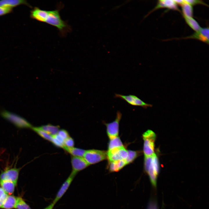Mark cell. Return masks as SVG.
<instances>
[{"label":"cell","instance_id":"6da1fadb","mask_svg":"<svg viewBox=\"0 0 209 209\" xmlns=\"http://www.w3.org/2000/svg\"><path fill=\"white\" fill-rule=\"evenodd\" d=\"M31 16L38 21L56 27L62 35H65L71 30L70 26L61 19L59 9L46 10L36 7L31 11Z\"/></svg>","mask_w":209,"mask_h":209},{"label":"cell","instance_id":"7a4b0ae2","mask_svg":"<svg viewBox=\"0 0 209 209\" xmlns=\"http://www.w3.org/2000/svg\"><path fill=\"white\" fill-rule=\"evenodd\" d=\"M144 140L143 152L145 156H150L154 154V142L156 135L150 130H147L143 135Z\"/></svg>","mask_w":209,"mask_h":209},{"label":"cell","instance_id":"3957f363","mask_svg":"<svg viewBox=\"0 0 209 209\" xmlns=\"http://www.w3.org/2000/svg\"><path fill=\"white\" fill-rule=\"evenodd\" d=\"M1 116L19 128H31L32 125L24 118L7 111H3Z\"/></svg>","mask_w":209,"mask_h":209},{"label":"cell","instance_id":"277c9868","mask_svg":"<svg viewBox=\"0 0 209 209\" xmlns=\"http://www.w3.org/2000/svg\"><path fill=\"white\" fill-rule=\"evenodd\" d=\"M83 158L89 165L98 163L107 158V153L103 151L96 149L86 150Z\"/></svg>","mask_w":209,"mask_h":209},{"label":"cell","instance_id":"5b68a950","mask_svg":"<svg viewBox=\"0 0 209 209\" xmlns=\"http://www.w3.org/2000/svg\"><path fill=\"white\" fill-rule=\"evenodd\" d=\"M114 97L120 98L133 106H140L145 109L152 106V105L145 102L137 96L133 95H124L116 93Z\"/></svg>","mask_w":209,"mask_h":209},{"label":"cell","instance_id":"8992f818","mask_svg":"<svg viewBox=\"0 0 209 209\" xmlns=\"http://www.w3.org/2000/svg\"><path fill=\"white\" fill-rule=\"evenodd\" d=\"M122 116L121 113L119 111L116 113L115 119L111 122L105 124L107 127V133L110 139L118 136L120 121Z\"/></svg>","mask_w":209,"mask_h":209},{"label":"cell","instance_id":"52a82bcc","mask_svg":"<svg viewBox=\"0 0 209 209\" xmlns=\"http://www.w3.org/2000/svg\"><path fill=\"white\" fill-rule=\"evenodd\" d=\"M107 158L109 162L125 160L128 156V151L123 146L108 150Z\"/></svg>","mask_w":209,"mask_h":209},{"label":"cell","instance_id":"ba28073f","mask_svg":"<svg viewBox=\"0 0 209 209\" xmlns=\"http://www.w3.org/2000/svg\"><path fill=\"white\" fill-rule=\"evenodd\" d=\"M21 169L15 167L6 168L0 174V181H11L17 184Z\"/></svg>","mask_w":209,"mask_h":209},{"label":"cell","instance_id":"9c48e42d","mask_svg":"<svg viewBox=\"0 0 209 209\" xmlns=\"http://www.w3.org/2000/svg\"><path fill=\"white\" fill-rule=\"evenodd\" d=\"M71 163L72 170V172L76 174L78 172L89 165L83 157L72 156Z\"/></svg>","mask_w":209,"mask_h":209},{"label":"cell","instance_id":"30bf717a","mask_svg":"<svg viewBox=\"0 0 209 209\" xmlns=\"http://www.w3.org/2000/svg\"><path fill=\"white\" fill-rule=\"evenodd\" d=\"M76 175V174L71 172L70 175L63 183L52 202L54 205L62 197L68 189Z\"/></svg>","mask_w":209,"mask_h":209},{"label":"cell","instance_id":"8fae6325","mask_svg":"<svg viewBox=\"0 0 209 209\" xmlns=\"http://www.w3.org/2000/svg\"><path fill=\"white\" fill-rule=\"evenodd\" d=\"M159 163L156 161H152L146 171L149 175L152 183L155 186L158 175L159 172Z\"/></svg>","mask_w":209,"mask_h":209},{"label":"cell","instance_id":"7c38bea8","mask_svg":"<svg viewBox=\"0 0 209 209\" xmlns=\"http://www.w3.org/2000/svg\"><path fill=\"white\" fill-rule=\"evenodd\" d=\"M209 30L208 27L201 28L198 31L192 35L183 39H193L199 40L208 44H209Z\"/></svg>","mask_w":209,"mask_h":209},{"label":"cell","instance_id":"4fadbf2b","mask_svg":"<svg viewBox=\"0 0 209 209\" xmlns=\"http://www.w3.org/2000/svg\"><path fill=\"white\" fill-rule=\"evenodd\" d=\"M0 185L7 194L10 195L13 193L17 184L11 181L0 180Z\"/></svg>","mask_w":209,"mask_h":209},{"label":"cell","instance_id":"5bb4252c","mask_svg":"<svg viewBox=\"0 0 209 209\" xmlns=\"http://www.w3.org/2000/svg\"><path fill=\"white\" fill-rule=\"evenodd\" d=\"M17 197L13 195H8L1 208L4 209H12L15 208Z\"/></svg>","mask_w":209,"mask_h":209},{"label":"cell","instance_id":"9a60e30c","mask_svg":"<svg viewBox=\"0 0 209 209\" xmlns=\"http://www.w3.org/2000/svg\"><path fill=\"white\" fill-rule=\"evenodd\" d=\"M38 127L51 136L57 134L60 130V127L58 126H55L49 124Z\"/></svg>","mask_w":209,"mask_h":209},{"label":"cell","instance_id":"2e32d148","mask_svg":"<svg viewBox=\"0 0 209 209\" xmlns=\"http://www.w3.org/2000/svg\"><path fill=\"white\" fill-rule=\"evenodd\" d=\"M127 165L125 160H121L117 161L109 162V168L111 172H117Z\"/></svg>","mask_w":209,"mask_h":209},{"label":"cell","instance_id":"e0dca14e","mask_svg":"<svg viewBox=\"0 0 209 209\" xmlns=\"http://www.w3.org/2000/svg\"><path fill=\"white\" fill-rule=\"evenodd\" d=\"M64 149L72 156L83 157L86 150L83 149L75 147H64Z\"/></svg>","mask_w":209,"mask_h":209},{"label":"cell","instance_id":"ac0fdd59","mask_svg":"<svg viewBox=\"0 0 209 209\" xmlns=\"http://www.w3.org/2000/svg\"><path fill=\"white\" fill-rule=\"evenodd\" d=\"M25 3V1L20 0H3L0 1V6L12 8Z\"/></svg>","mask_w":209,"mask_h":209},{"label":"cell","instance_id":"d6986e66","mask_svg":"<svg viewBox=\"0 0 209 209\" xmlns=\"http://www.w3.org/2000/svg\"><path fill=\"white\" fill-rule=\"evenodd\" d=\"M183 17L188 25L196 32L198 31L201 27L197 21L192 17H186L183 15Z\"/></svg>","mask_w":209,"mask_h":209},{"label":"cell","instance_id":"ffe728a7","mask_svg":"<svg viewBox=\"0 0 209 209\" xmlns=\"http://www.w3.org/2000/svg\"><path fill=\"white\" fill-rule=\"evenodd\" d=\"M181 6L182 8L183 15L189 17H192L193 11L192 6L184 1V3Z\"/></svg>","mask_w":209,"mask_h":209},{"label":"cell","instance_id":"44dd1931","mask_svg":"<svg viewBox=\"0 0 209 209\" xmlns=\"http://www.w3.org/2000/svg\"><path fill=\"white\" fill-rule=\"evenodd\" d=\"M31 129L42 138L50 142H51L52 136L39 129L38 127H33Z\"/></svg>","mask_w":209,"mask_h":209},{"label":"cell","instance_id":"7402d4cb","mask_svg":"<svg viewBox=\"0 0 209 209\" xmlns=\"http://www.w3.org/2000/svg\"><path fill=\"white\" fill-rule=\"evenodd\" d=\"M123 146L122 142L118 136L110 139L109 146L108 150Z\"/></svg>","mask_w":209,"mask_h":209},{"label":"cell","instance_id":"603a6c76","mask_svg":"<svg viewBox=\"0 0 209 209\" xmlns=\"http://www.w3.org/2000/svg\"><path fill=\"white\" fill-rule=\"evenodd\" d=\"M164 8L180 12L174 0H162Z\"/></svg>","mask_w":209,"mask_h":209},{"label":"cell","instance_id":"cb8c5ba5","mask_svg":"<svg viewBox=\"0 0 209 209\" xmlns=\"http://www.w3.org/2000/svg\"><path fill=\"white\" fill-rule=\"evenodd\" d=\"M52 136L51 142L55 146L63 148L64 147V140L57 134Z\"/></svg>","mask_w":209,"mask_h":209},{"label":"cell","instance_id":"d4e9b609","mask_svg":"<svg viewBox=\"0 0 209 209\" xmlns=\"http://www.w3.org/2000/svg\"><path fill=\"white\" fill-rule=\"evenodd\" d=\"M15 208L16 209H31L24 200L20 197H17Z\"/></svg>","mask_w":209,"mask_h":209},{"label":"cell","instance_id":"484cf974","mask_svg":"<svg viewBox=\"0 0 209 209\" xmlns=\"http://www.w3.org/2000/svg\"><path fill=\"white\" fill-rule=\"evenodd\" d=\"M137 152L131 150L128 151V156L126 159L127 164L132 162L137 156Z\"/></svg>","mask_w":209,"mask_h":209},{"label":"cell","instance_id":"4316f807","mask_svg":"<svg viewBox=\"0 0 209 209\" xmlns=\"http://www.w3.org/2000/svg\"><path fill=\"white\" fill-rule=\"evenodd\" d=\"M64 147H74V141L73 139L69 136L64 141Z\"/></svg>","mask_w":209,"mask_h":209},{"label":"cell","instance_id":"83f0119b","mask_svg":"<svg viewBox=\"0 0 209 209\" xmlns=\"http://www.w3.org/2000/svg\"><path fill=\"white\" fill-rule=\"evenodd\" d=\"M184 1L192 6L197 4H201L208 6L207 4L201 0H185Z\"/></svg>","mask_w":209,"mask_h":209},{"label":"cell","instance_id":"f1b7e54d","mask_svg":"<svg viewBox=\"0 0 209 209\" xmlns=\"http://www.w3.org/2000/svg\"><path fill=\"white\" fill-rule=\"evenodd\" d=\"M57 134L64 140L70 136L67 131L63 129L59 130Z\"/></svg>","mask_w":209,"mask_h":209},{"label":"cell","instance_id":"f546056e","mask_svg":"<svg viewBox=\"0 0 209 209\" xmlns=\"http://www.w3.org/2000/svg\"><path fill=\"white\" fill-rule=\"evenodd\" d=\"M12 10V8L0 6V16L6 14L10 12Z\"/></svg>","mask_w":209,"mask_h":209},{"label":"cell","instance_id":"4dcf8cb0","mask_svg":"<svg viewBox=\"0 0 209 209\" xmlns=\"http://www.w3.org/2000/svg\"><path fill=\"white\" fill-rule=\"evenodd\" d=\"M8 195L3 189L1 187H0V199L6 197Z\"/></svg>","mask_w":209,"mask_h":209},{"label":"cell","instance_id":"1f68e13d","mask_svg":"<svg viewBox=\"0 0 209 209\" xmlns=\"http://www.w3.org/2000/svg\"><path fill=\"white\" fill-rule=\"evenodd\" d=\"M148 209H158L157 205L155 202H151L148 206Z\"/></svg>","mask_w":209,"mask_h":209},{"label":"cell","instance_id":"d6a6232c","mask_svg":"<svg viewBox=\"0 0 209 209\" xmlns=\"http://www.w3.org/2000/svg\"><path fill=\"white\" fill-rule=\"evenodd\" d=\"M176 4H179L181 6L184 3V0H174Z\"/></svg>","mask_w":209,"mask_h":209},{"label":"cell","instance_id":"836d02e7","mask_svg":"<svg viewBox=\"0 0 209 209\" xmlns=\"http://www.w3.org/2000/svg\"><path fill=\"white\" fill-rule=\"evenodd\" d=\"M54 206V205L52 202L49 205L43 209H53Z\"/></svg>","mask_w":209,"mask_h":209},{"label":"cell","instance_id":"e575fe53","mask_svg":"<svg viewBox=\"0 0 209 209\" xmlns=\"http://www.w3.org/2000/svg\"><path fill=\"white\" fill-rule=\"evenodd\" d=\"M6 197L0 199V208H1Z\"/></svg>","mask_w":209,"mask_h":209}]
</instances>
